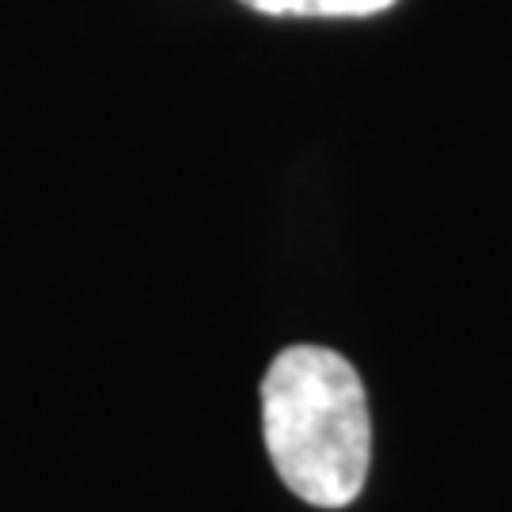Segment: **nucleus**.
Listing matches in <instances>:
<instances>
[{
  "label": "nucleus",
  "instance_id": "nucleus-1",
  "mask_svg": "<svg viewBox=\"0 0 512 512\" xmlns=\"http://www.w3.org/2000/svg\"><path fill=\"white\" fill-rule=\"evenodd\" d=\"M262 433L277 478L315 509L357 501L372 459L365 384L342 353L289 346L262 380Z\"/></svg>",
  "mask_w": 512,
  "mask_h": 512
},
{
  "label": "nucleus",
  "instance_id": "nucleus-2",
  "mask_svg": "<svg viewBox=\"0 0 512 512\" xmlns=\"http://www.w3.org/2000/svg\"><path fill=\"white\" fill-rule=\"evenodd\" d=\"M262 16H308V19H361L380 16L399 0H239Z\"/></svg>",
  "mask_w": 512,
  "mask_h": 512
}]
</instances>
